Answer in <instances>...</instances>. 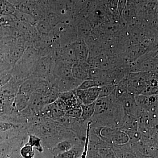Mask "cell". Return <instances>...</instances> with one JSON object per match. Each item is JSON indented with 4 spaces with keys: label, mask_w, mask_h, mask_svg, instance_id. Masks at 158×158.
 Listing matches in <instances>:
<instances>
[{
    "label": "cell",
    "mask_w": 158,
    "mask_h": 158,
    "mask_svg": "<svg viewBox=\"0 0 158 158\" xmlns=\"http://www.w3.org/2000/svg\"><path fill=\"white\" fill-rule=\"evenodd\" d=\"M100 87L85 90H74L75 93L81 105H89L95 102L98 98Z\"/></svg>",
    "instance_id": "obj_1"
},
{
    "label": "cell",
    "mask_w": 158,
    "mask_h": 158,
    "mask_svg": "<svg viewBox=\"0 0 158 158\" xmlns=\"http://www.w3.org/2000/svg\"><path fill=\"white\" fill-rule=\"evenodd\" d=\"M125 115L137 116L138 106L135 99V95L127 93L119 99Z\"/></svg>",
    "instance_id": "obj_2"
},
{
    "label": "cell",
    "mask_w": 158,
    "mask_h": 158,
    "mask_svg": "<svg viewBox=\"0 0 158 158\" xmlns=\"http://www.w3.org/2000/svg\"><path fill=\"white\" fill-rule=\"evenodd\" d=\"M90 65L86 62H80L75 64L72 69L73 78L79 81H85L89 79V71Z\"/></svg>",
    "instance_id": "obj_3"
},
{
    "label": "cell",
    "mask_w": 158,
    "mask_h": 158,
    "mask_svg": "<svg viewBox=\"0 0 158 158\" xmlns=\"http://www.w3.org/2000/svg\"><path fill=\"white\" fill-rule=\"evenodd\" d=\"M130 139L127 133L118 128L114 130L111 140V144L123 145L127 144Z\"/></svg>",
    "instance_id": "obj_4"
},
{
    "label": "cell",
    "mask_w": 158,
    "mask_h": 158,
    "mask_svg": "<svg viewBox=\"0 0 158 158\" xmlns=\"http://www.w3.org/2000/svg\"><path fill=\"white\" fill-rule=\"evenodd\" d=\"M120 129L124 131H138V123L137 116L125 115Z\"/></svg>",
    "instance_id": "obj_5"
},
{
    "label": "cell",
    "mask_w": 158,
    "mask_h": 158,
    "mask_svg": "<svg viewBox=\"0 0 158 158\" xmlns=\"http://www.w3.org/2000/svg\"><path fill=\"white\" fill-rule=\"evenodd\" d=\"M82 115L78 119L81 122H88L94 114L95 110V102L89 105H82Z\"/></svg>",
    "instance_id": "obj_6"
},
{
    "label": "cell",
    "mask_w": 158,
    "mask_h": 158,
    "mask_svg": "<svg viewBox=\"0 0 158 158\" xmlns=\"http://www.w3.org/2000/svg\"><path fill=\"white\" fill-rule=\"evenodd\" d=\"M74 146L73 142L71 140H65L61 141L57 144L53 149V152L56 156L67 151Z\"/></svg>",
    "instance_id": "obj_7"
},
{
    "label": "cell",
    "mask_w": 158,
    "mask_h": 158,
    "mask_svg": "<svg viewBox=\"0 0 158 158\" xmlns=\"http://www.w3.org/2000/svg\"><path fill=\"white\" fill-rule=\"evenodd\" d=\"M147 113L152 124L156 127L158 126V102L150 105Z\"/></svg>",
    "instance_id": "obj_8"
},
{
    "label": "cell",
    "mask_w": 158,
    "mask_h": 158,
    "mask_svg": "<svg viewBox=\"0 0 158 158\" xmlns=\"http://www.w3.org/2000/svg\"><path fill=\"white\" fill-rule=\"evenodd\" d=\"M135 98L138 107L147 111L150 105L148 96L143 94H138L135 95Z\"/></svg>",
    "instance_id": "obj_9"
},
{
    "label": "cell",
    "mask_w": 158,
    "mask_h": 158,
    "mask_svg": "<svg viewBox=\"0 0 158 158\" xmlns=\"http://www.w3.org/2000/svg\"><path fill=\"white\" fill-rule=\"evenodd\" d=\"M101 87L99 82L94 80H85L81 82V84L77 88V90H85L89 88H94V87Z\"/></svg>",
    "instance_id": "obj_10"
},
{
    "label": "cell",
    "mask_w": 158,
    "mask_h": 158,
    "mask_svg": "<svg viewBox=\"0 0 158 158\" xmlns=\"http://www.w3.org/2000/svg\"><path fill=\"white\" fill-rule=\"evenodd\" d=\"M79 149L73 147L67 151L56 156V158H77L79 154Z\"/></svg>",
    "instance_id": "obj_11"
},
{
    "label": "cell",
    "mask_w": 158,
    "mask_h": 158,
    "mask_svg": "<svg viewBox=\"0 0 158 158\" xmlns=\"http://www.w3.org/2000/svg\"><path fill=\"white\" fill-rule=\"evenodd\" d=\"M116 86V85H105L100 87L98 98L110 96L113 94Z\"/></svg>",
    "instance_id": "obj_12"
},
{
    "label": "cell",
    "mask_w": 158,
    "mask_h": 158,
    "mask_svg": "<svg viewBox=\"0 0 158 158\" xmlns=\"http://www.w3.org/2000/svg\"><path fill=\"white\" fill-rule=\"evenodd\" d=\"M98 150L102 158H117L116 153L111 148H100Z\"/></svg>",
    "instance_id": "obj_13"
},
{
    "label": "cell",
    "mask_w": 158,
    "mask_h": 158,
    "mask_svg": "<svg viewBox=\"0 0 158 158\" xmlns=\"http://www.w3.org/2000/svg\"><path fill=\"white\" fill-rule=\"evenodd\" d=\"M27 144L31 147L36 148L37 150L40 152H42V147L40 144V139L37 136L30 135H29L28 142Z\"/></svg>",
    "instance_id": "obj_14"
},
{
    "label": "cell",
    "mask_w": 158,
    "mask_h": 158,
    "mask_svg": "<svg viewBox=\"0 0 158 158\" xmlns=\"http://www.w3.org/2000/svg\"><path fill=\"white\" fill-rule=\"evenodd\" d=\"M82 115L81 107L73 108L65 112V116L78 120Z\"/></svg>",
    "instance_id": "obj_15"
},
{
    "label": "cell",
    "mask_w": 158,
    "mask_h": 158,
    "mask_svg": "<svg viewBox=\"0 0 158 158\" xmlns=\"http://www.w3.org/2000/svg\"><path fill=\"white\" fill-rule=\"evenodd\" d=\"M20 153L23 158H34L35 155L34 148L27 144L21 148Z\"/></svg>",
    "instance_id": "obj_16"
},
{
    "label": "cell",
    "mask_w": 158,
    "mask_h": 158,
    "mask_svg": "<svg viewBox=\"0 0 158 158\" xmlns=\"http://www.w3.org/2000/svg\"><path fill=\"white\" fill-rule=\"evenodd\" d=\"M128 135L130 141L131 142H138L142 138V135L138 131H125Z\"/></svg>",
    "instance_id": "obj_17"
},
{
    "label": "cell",
    "mask_w": 158,
    "mask_h": 158,
    "mask_svg": "<svg viewBox=\"0 0 158 158\" xmlns=\"http://www.w3.org/2000/svg\"><path fill=\"white\" fill-rule=\"evenodd\" d=\"M143 48L141 47H134L132 48H131L129 52L130 57L131 59H136V57L140 56V55H142L143 52Z\"/></svg>",
    "instance_id": "obj_18"
},
{
    "label": "cell",
    "mask_w": 158,
    "mask_h": 158,
    "mask_svg": "<svg viewBox=\"0 0 158 158\" xmlns=\"http://www.w3.org/2000/svg\"><path fill=\"white\" fill-rule=\"evenodd\" d=\"M127 2V0H118L116 9V13L118 16H121L122 13L126 6Z\"/></svg>",
    "instance_id": "obj_19"
},
{
    "label": "cell",
    "mask_w": 158,
    "mask_h": 158,
    "mask_svg": "<svg viewBox=\"0 0 158 158\" xmlns=\"http://www.w3.org/2000/svg\"><path fill=\"white\" fill-rule=\"evenodd\" d=\"M88 158H102V157L98 152V149H92L89 151Z\"/></svg>",
    "instance_id": "obj_20"
},
{
    "label": "cell",
    "mask_w": 158,
    "mask_h": 158,
    "mask_svg": "<svg viewBox=\"0 0 158 158\" xmlns=\"http://www.w3.org/2000/svg\"><path fill=\"white\" fill-rule=\"evenodd\" d=\"M152 1H153V0H135L136 3H137V4H142V3L148 2H149Z\"/></svg>",
    "instance_id": "obj_21"
}]
</instances>
